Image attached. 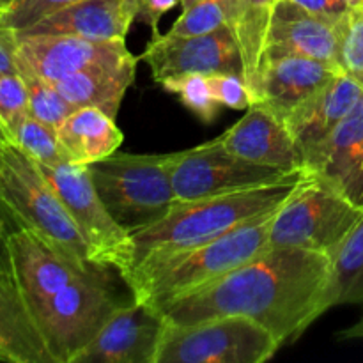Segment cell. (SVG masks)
<instances>
[{
  "instance_id": "1",
  "label": "cell",
  "mask_w": 363,
  "mask_h": 363,
  "mask_svg": "<svg viewBox=\"0 0 363 363\" xmlns=\"http://www.w3.org/2000/svg\"><path fill=\"white\" fill-rule=\"evenodd\" d=\"M332 257L296 248H268L209 286L160 308L167 325L241 315L282 344L296 340L326 312Z\"/></svg>"
},
{
  "instance_id": "2",
  "label": "cell",
  "mask_w": 363,
  "mask_h": 363,
  "mask_svg": "<svg viewBox=\"0 0 363 363\" xmlns=\"http://www.w3.org/2000/svg\"><path fill=\"white\" fill-rule=\"evenodd\" d=\"M303 176L236 194L176 202L160 222L131 234V272L138 266L162 261L177 252L216 240L250 220L275 211L287 201Z\"/></svg>"
},
{
  "instance_id": "3",
  "label": "cell",
  "mask_w": 363,
  "mask_h": 363,
  "mask_svg": "<svg viewBox=\"0 0 363 363\" xmlns=\"http://www.w3.org/2000/svg\"><path fill=\"white\" fill-rule=\"evenodd\" d=\"M275 211L250 220L208 243L135 268L124 279L133 300L147 301L160 311L257 257L268 250L269 222Z\"/></svg>"
},
{
  "instance_id": "4",
  "label": "cell",
  "mask_w": 363,
  "mask_h": 363,
  "mask_svg": "<svg viewBox=\"0 0 363 363\" xmlns=\"http://www.w3.org/2000/svg\"><path fill=\"white\" fill-rule=\"evenodd\" d=\"M0 199L21 229L32 230L48 241L82 272L98 269L89 257V248L73 218L38 163L13 142L0 147Z\"/></svg>"
},
{
  "instance_id": "5",
  "label": "cell",
  "mask_w": 363,
  "mask_h": 363,
  "mask_svg": "<svg viewBox=\"0 0 363 363\" xmlns=\"http://www.w3.org/2000/svg\"><path fill=\"white\" fill-rule=\"evenodd\" d=\"M85 167L105 208L130 234L160 222L176 204L170 152L130 155L116 151Z\"/></svg>"
},
{
  "instance_id": "6",
  "label": "cell",
  "mask_w": 363,
  "mask_h": 363,
  "mask_svg": "<svg viewBox=\"0 0 363 363\" xmlns=\"http://www.w3.org/2000/svg\"><path fill=\"white\" fill-rule=\"evenodd\" d=\"M362 216V206L335 184L307 172L272 216L268 248H296L333 259Z\"/></svg>"
},
{
  "instance_id": "7",
  "label": "cell",
  "mask_w": 363,
  "mask_h": 363,
  "mask_svg": "<svg viewBox=\"0 0 363 363\" xmlns=\"http://www.w3.org/2000/svg\"><path fill=\"white\" fill-rule=\"evenodd\" d=\"M106 272L78 277L28 312L52 363H74L121 305Z\"/></svg>"
},
{
  "instance_id": "8",
  "label": "cell",
  "mask_w": 363,
  "mask_h": 363,
  "mask_svg": "<svg viewBox=\"0 0 363 363\" xmlns=\"http://www.w3.org/2000/svg\"><path fill=\"white\" fill-rule=\"evenodd\" d=\"M284 344L269 330L241 315L167 325L156 363H262Z\"/></svg>"
},
{
  "instance_id": "9",
  "label": "cell",
  "mask_w": 363,
  "mask_h": 363,
  "mask_svg": "<svg viewBox=\"0 0 363 363\" xmlns=\"http://www.w3.org/2000/svg\"><path fill=\"white\" fill-rule=\"evenodd\" d=\"M43 176L73 218L89 248V257L98 268L116 269L123 279L133 268L131 234L113 220L96 191L85 165H39Z\"/></svg>"
},
{
  "instance_id": "10",
  "label": "cell",
  "mask_w": 363,
  "mask_h": 363,
  "mask_svg": "<svg viewBox=\"0 0 363 363\" xmlns=\"http://www.w3.org/2000/svg\"><path fill=\"white\" fill-rule=\"evenodd\" d=\"M305 170L259 165L227 151L216 137L197 147L170 152L176 202H190L216 195L269 186L303 176Z\"/></svg>"
},
{
  "instance_id": "11",
  "label": "cell",
  "mask_w": 363,
  "mask_h": 363,
  "mask_svg": "<svg viewBox=\"0 0 363 363\" xmlns=\"http://www.w3.org/2000/svg\"><path fill=\"white\" fill-rule=\"evenodd\" d=\"M156 84L186 73H241L243 59L233 28L197 35L156 34L140 55Z\"/></svg>"
},
{
  "instance_id": "12",
  "label": "cell",
  "mask_w": 363,
  "mask_h": 363,
  "mask_svg": "<svg viewBox=\"0 0 363 363\" xmlns=\"http://www.w3.org/2000/svg\"><path fill=\"white\" fill-rule=\"evenodd\" d=\"M165 318L155 305L121 303L74 363H156Z\"/></svg>"
},
{
  "instance_id": "13",
  "label": "cell",
  "mask_w": 363,
  "mask_h": 363,
  "mask_svg": "<svg viewBox=\"0 0 363 363\" xmlns=\"http://www.w3.org/2000/svg\"><path fill=\"white\" fill-rule=\"evenodd\" d=\"M130 55L126 39L92 41L73 35H18V73H30L48 82L119 62Z\"/></svg>"
},
{
  "instance_id": "14",
  "label": "cell",
  "mask_w": 363,
  "mask_h": 363,
  "mask_svg": "<svg viewBox=\"0 0 363 363\" xmlns=\"http://www.w3.org/2000/svg\"><path fill=\"white\" fill-rule=\"evenodd\" d=\"M9 254L16 291L27 312L59 293L78 277L94 272L78 269L48 241L28 229H18L11 234Z\"/></svg>"
},
{
  "instance_id": "15",
  "label": "cell",
  "mask_w": 363,
  "mask_h": 363,
  "mask_svg": "<svg viewBox=\"0 0 363 363\" xmlns=\"http://www.w3.org/2000/svg\"><path fill=\"white\" fill-rule=\"evenodd\" d=\"M216 140L240 158L259 165L305 170L303 156L287 124L262 103H252L247 113Z\"/></svg>"
},
{
  "instance_id": "16",
  "label": "cell",
  "mask_w": 363,
  "mask_h": 363,
  "mask_svg": "<svg viewBox=\"0 0 363 363\" xmlns=\"http://www.w3.org/2000/svg\"><path fill=\"white\" fill-rule=\"evenodd\" d=\"M282 57H307L337 64V23L293 0H277L266 35L264 66L268 60Z\"/></svg>"
},
{
  "instance_id": "17",
  "label": "cell",
  "mask_w": 363,
  "mask_h": 363,
  "mask_svg": "<svg viewBox=\"0 0 363 363\" xmlns=\"http://www.w3.org/2000/svg\"><path fill=\"white\" fill-rule=\"evenodd\" d=\"M305 172L335 184L363 208V98L303 162Z\"/></svg>"
},
{
  "instance_id": "18",
  "label": "cell",
  "mask_w": 363,
  "mask_h": 363,
  "mask_svg": "<svg viewBox=\"0 0 363 363\" xmlns=\"http://www.w3.org/2000/svg\"><path fill=\"white\" fill-rule=\"evenodd\" d=\"M135 0H80L43 18L18 35H73L92 41L126 39L135 21Z\"/></svg>"
},
{
  "instance_id": "19",
  "label": "cell",
  "mask_w": 363,
  "mask_h": 363,
  "mask_svg": "<svg viewBox=\"0 0 363 363\" xmlns=\"http://www.w3.org/2000/svg\"><path fill=\"white\" fill-rule=\"evenodd\" d=\"M362 98L360 82L340 73L286 117L284 123L296 140L303 162L350 116Z\"/></svg>"
},
{
  "instance_id": "20",
  "label": "cell",
  "mask_w": 363,
  "mask_h": 363,
  "mask_svg": "<svg viewBox=\"0 0 363 363\" xmlns=\"http://www.w3.org/2000/svg\"><path fill=\"white\" fill-rule=\"evenodd\" d=\"M340 73L342 71L337 64L307 57H282L268 60L261 74L255 103H262L275 116L286 121L294 108L321 91Z\"/></svg>"
},
{
  "instance_id": "21",
  "label": "cell",
  "mask_w": 363,
  "mask_h": 363,
  "mask_svg": "<svg viewBox=\"0 0 363 363\" xmlns=\"http://www.w3.org/2000/svg\"><path fill=\"white\" fill-rule=\"evenodd\" d=\"M138 62L140 55L131 53L119 62L89 67L53 84L74 108L92 106L116 119L126 91L133 84Z\"/></svg>"
},
{
  "instance_id": "22",
  "label": "cell",
  "mask_w": 363,
  "mask_h": 363,
  "mask_svg": "<svg viewBox=\"0 0 363 363\" xmlns=\"http://www.w3.org/2000/svg\"><path fill=\"white\" fill-rule=\"evenodd\" d=\"M57 135L69 162L74 165H89L106 158L113 155L124 140L116 119L92 106L74 108L57 128Z\"/></svg>"
},
{
  "instance_id": "23",
  "label": "cell",
  "mask_w": 363,
  "mask_h": 363,
  "mask_svg": "<svg viewBox=\"0 0 363 363\" xmlns=\"http://www.w3.org/2000/svg\"><path fill=\"white\" fill-rule=\"evenodd\" d=\"M0 353L4 362L52 363L20 294L0 286Z\"/></svg>"
},
{
  "instance_id": "24",
  "label": "cell",
  "mask_w": 363,
  "mask_h": 363,
  "mask_svg": "<svg viewBox=\"0 0 363 363\" xmlns=\"http://www.w3.org/2000/svg\"><path fill=\"white\" fill-rule=\"evenodd\" d=\"M277 0H243V11L234 27V35L243 59V77L252 103L257 101L259 84L264 69V46L272 11Z\"/></svg>"
},
{
  "instance_id": "25",
  "label": "cell",
  "mask_w": 363,
  "mask_h": 363,
  "mask_svg": "<svg viewBox=\"0 0 363 363\" xmlns=\"http://www.w3.org/2000/svg\"><path fill=\"white\" fill-rule=\"evenodd\" d=\"M363 301V216L332 259L325 308Z\"/></svg>"
},
{
  "instance_id": "26",
  "label": "cell",
  "mask_w": 363,
  "mask_h": 363,
  "mask_svg": "<svg viewBox=\"0 0 363 363\" xmlns=\"http://www.w3.org/2000/svg\"><path fill=\"white\" fill-rule=\"evenodd\" d=\"M241 11L243 0H199L181 13L167 34L197 35L222 27H230L234 30Z\"/></svg>"
},
{
  "instance_id": "27",
  "label": "cell",
  "mask_w": 363,
  "mask_h": 363,
  "mask_svg": "<svg viewBox=\"0 0 363 363\" xmlns=\"http://www.w3.org/2000/svg\"><path fill=\"white\" fill-rule=\"evenodd\" d=\"M11 142L21 149L30 160L39 165H62L71 163L66 149L60 144L55 128L34 119L32 116L23 117L9 133Z\"/></svg>"
},
{
  "instance_id": "28",
  "label": "cell",
  "mask_w": 363,
  "mask_h": 363,
  "mask_svg": "<svg viewBox=\"0 0 363 363\" xmlns=\"http://www.w3.org/2000/svg\"><path fill=\"white\" fill-rule=\"evenodd\" d=\"M163 89L176 96L202 123H213L218 117L222 105L215 99L209 85V77L202 73H186L163 80Z\"/></svg>"
},
{
  "instance_id": "29",
  "label": "cell",
  "mask_w": 363,
  "mask_h": 363,
  "mask_svg": "<svg viewBox=\"0 0 363 363\" xmlns=\"http://www.w3.org/2000/svg\"><path fill=\"white\" fill-rule=\"evenodd\" d=\"M28 92V116L52 128H59L69 117L74 106L64 98L53 82L43 80L30 73H20Z\"/></svg>"
},
{
  "instance_id": "30",
  "label": "cell",
  "mask_w": 363,
  "mask_h": 363,
  "mask_svg": "<svg viewBox=\"0 0 363 363\" xmlns=\"http://www.w3.org/2000/svg\"><path fill=\"white\" fill-rule=\"evenodd\" d=\"M337 64L363 85V9L350 11L337 23Z\"/></svg>"
},
{
  "instance_id": "31",
  "label": "cell",
  "mask_w": 363,
  "mask_h": 363,
  "mask_svg": "<svg viewBox=\"0 0 363 363\" xmlns=\"http://www.w3.org/2000/svg\"><path fill=\"white\" fill-rule=\"evenodd\" d=\"M77 2L80 0H14L6 11L0 13V23L20 32Z\"/></svg>"
},
{
  "instance_id": "32",
  "label": "cell",
  "mask_w": 363,
  "mask_h": 363,
  "mask_svg": "<svg viewBox=\"0 0 363 363\" xmlns=\"http://www.w3.org/2000/svg\"><path fill=\"white\" fill-rule=\"evenodd\" d=\"M28 116V92L20 73L0 74V123L11 133Z\"/></svg>"
},
{
  "instance_id": "33",
  "label": "cell",
  "mask_w": 363,
  "mask_h": 363,
  "mask_svg": "<svg viewBox=\"0 0 363 363\" xmlns=\"http://www.w3.org/2000/svg\"><path fill=\"white\" fill-rule=\"evenodd\" d=\"M208 77L213 96L222 108L247 110L252 105L250 91L241 73H215Z\"/></svg>"
},
{
  "instance_id": "34",
  "label": "cell",
  "mask_w": 363,
  "mask_h": 363,
  "mask_svg": "<svg viewBox=\"0 0 363 363\" xmlns=\"http://www.w3.org/2000/svg\"><path fill=\"white\" fill-rule=\"evenodd\" d=\"M18 229H21V225L0 199V286L14 291V293H18V291L13 277V264H11L9 238Z\"/></svg>"
},
{
  "instance_id": "35",
  "label": "cell",
  "mask_w": 363,
  "mask_h": 363,
  "mask_svg": "<svg viewBox=\"0 0 363 363\" xmlns=\"http://www.w3.org/2000/svg\"><path fill=\"white\" fill-rule=\"evenodd\" d=\"M135 20H140L152 30V35L160 34V20L163 14L179 6V0H135Z\"/></svg>"
},
{
  "instance_id": "36",
  "label": "cell",
  "mask_w": 363,
  "mask_h": 363,
  "mask_svg": "<svg viewBox=\"0 0 363 363\" xmlns=\"http://www.w3.org/2000/svg\"><path fill=\"white\" fill-rule=\"evenodd\" d=\"M18 32L0 23V74L18 73Z\"/></svg>"
},
{
  "instance_id": "37",
  "label": "cell",
  "mask_w": 363,
  "mask_h": 363,
  "mask_svg": "<svg viewBox=\"0 0 363 363\" xmlns=\"http://www.w3.org/2000/svg\"><path fill=\"white\" fill-rule=\"evenodd\" d=\"M293 2L300 4L301 7H305L311 13L333 21V23H339L350 13L344 0H293Z\"/></svg>"
},
{
  "instance_id": "38",
  "label": "cell",
  "mask_w": 363,
  "mask_h": 363,
  "mask_svg": "<svg viewBox=\"0 0 363 363\" xmlns=\"http://www.w3.org/2000/svg\"><path fill=\"white\" fill-rule=\"evenodd\" d=\"M11 144V137L9 133H7V130L4 128V124L0 123V147H4V145Z\"/></svg>"
},
{
  "instance_id": "39",
  "label": "cell",
  "mask_w": 363,
  "mask_h": 363,
  "mask_svg": "<svg viewBox=\"0 0 363 363\" xmlns=\"http://www.w3.org/2000/svg\"><path fill=\"white\" fill-rule=\"evenodd\" d=\"M344 4H346L350 11L363 9V0H344Z\"/></svg>"
},
{
  "instance_id": "40",
  "label": "cell",
  "mask_w": 363,
  "mask_h": 363,
  "mask_svg": "<svg viewBox=\"0 0 363 363\" xmlns=\"http://www.w3.org/2000/svg\"><path fill=\"white\" fill-rule=\"evenodd\" d=\"M199 0H179V6H181V9H188V7H191L194 6V4H197Z\"/></svg>"
},
{
  "instance_id": "41",
  "label": "cell",
  "mask_w": 363,
  "mask_h": 363,
  "mask_svg": "<svg viewBox=\"0 0 363 363\" xmlns=\"http://www.w3.org/2000/svg\"><path fill=\"white\" fill-rule=\"evenodd\" d=\"M13 2L14 0H0V13H2V11H6Z\"/></svg>"
},
{
  "instance_id": "42",
  "label": "cell",
  "mask_w": 363,
  "mask_h": 363,
  "mask_svg": "<svg viewBox=\"0 0 363 363\" xmlns=\"http://www.w3.org/2000/svg\"><path fill=\"white\" fill-rule=\"evenodd\" d=\"M0 360H2V362H4V357H2V353H0Z\"/></svg>"
}]
</instances>
